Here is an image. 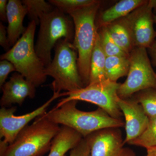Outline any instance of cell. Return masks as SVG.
Returning a JSON list of instances; mask_svg holds the SVG:
<instances>
[{"mask_svg": "<svg viewBox=\"0 0 156 156\" xmlns=\"http://www.w3.org/2000/svg\"><path fill=\"white\" fill-rule=\"evenodd\" d=\"M78 101H67L58 108H54L44 115L53 122L72 128L83 138L101 129L125 127L122 120L112 118L100 108L91 112L78 109Z\"/></svg>", "mask_w": 156, "mask_h": 156, "instance_id": "1", "label": "cell"}, {"mask_svg": "<svg viewBox=\"0 0 156 156\" xmlns=\"http://www.w3.org/2000/svg\"><path fill=\"white\" fill-rule=\"evenodd\" d=\"M101 3L95 0L91 5L68 13L74 24L73 44L77 50L78 69L85 87L89 83L91 56L98 34L95 19Z\"/></svg>", "mask_w": 156, "mask_h": 156, "instance_id": "2", "label": "cell"}, {"mask_svg": "<svg viewBox=\"0 0 156 156\" xmlns=\"http://www.w3.org/2000/svg\"><path fill=\"white\" fill-rule=\"evenodd\" d=\"M60 128L59 125L44 115L37 117L33 124L20 131L0 156H43L50 151L53 138Z\"/></svg>", "mask_w": 156, "mask_h": 156, "instance_id": "3", "label": "cell"}, {"mask_svg": "<svg viewBox=\"0 0 156 156\" xmlns=\"http://www.w3.org/2000/svg\"><path fill=\"white\" fill-rule=\"evenodd\" d=\"M54 48V58L45 68L46 76L54 79L50 85L53 92H72L84 88L78 69L77 50L73 43L61 39Z\"/></svg>", "mask_w": 156, "mask_h": 156, "instance_id": "4", "label": "cell"}, {"mask_svg": "<svg viewBox=\"0 0 156 156\" xmlns=\"http://www.w3.org/2000/svg\"><path fill=\"white\" fill-rule=\"evenodd\" d=\"M36 26L35 21H30L25 33L11 49L1 55L0 58L12 62L16 71L37 87L46 82L47 76L44 65L35 49L34 38Z\"/></svg>", "mask_w": 156, "mask_h": 156, "instance_id": "5", "label": "cell"}, {"mask_svg": "<svg viewBox=\"0 0 156 156\" xmlns=\"http://www.w3.org/2000/svg\"><path fill=\"white\" fill-rule=\"evenodd\" d=\"M40 27L36 52L45 67L52 61L51 51L59 40L64 39L73 43L75 26L71 17L54 7L40 19Z\"/></svg>", "mask_w": 156, "mask_h": 156, "instance_id": "6", "label": "cell"}, {"mask_svg": "<svg viewBox=\"0 0 156 156\" xmlns=\"http://www.w3.org/2000/svg\"><path fill=\"white\" fill-rule=\"evenodd\" d=\"M120 85L117 82L107 80L89 84L73 92H63V96L67 97L59 100L55 108H58L69 101H83L97 105L112 118L122 119L123 113L117 103Z\"/></svg>", "mask_w": 156, "mask_h": 156, "instance_id": "7", "label": "cell"}, {"mask_svg": "<svg viewBox=\"0 0 156 156\" xmlns=\"http://www.w3.org/2000/svg\"><path fill=\"white\" fill-rule=\"evenodd\" d=\"M130 60L128 76L118 91L119 97L123 99L145 89H156V73L152 67L147 49L134 48L130 53Z\"/></svg>", "mask_w": 156, "mask_h": 156, "instance_id": "8", "label": "cell"}, {"mask_svg": "<svg viewBox=\"0 0 156 156\" xmlns=\"http://www.w3.org/2000/svg\"><path fill=\"white\" fill-rule=\"evenodd\" d=\"M153 8L149 1L119 19L128 30L134 48L148 49L156 38Z\"/></svg>", "mask_w": 156, "mask_h": 156, "instance_id": "9", "label": "cell"}, {"mask_svg": "<svg viewBox=\"0 0 156 156\" xmlns=\"http://www.w3.org/2000/svg\"><path fill=\"white\" fill-rule=\"evenodd\" d=\"M63 96L62 93L53 92L52 97L41 106L33 111L20 116L14 115L16 107L9 108L2 107L0 109V137L3 141L11 144L14 142L20 131L34 119L47 113V109L51 103L58 98Z\"/></svg>", "mask_w": 156, "mask_h": 156, "instance_id": "10", "label": "cell"}, {"mask_svg": "<svg viewBox=\"0 0 156 156\" xmlns=\"http://www.w3.org/2000/svg\"><path fill=\"white\" fill-rule=\"evenodd\" d=\"M90 148V156H136L130 148L125 147L119 128L95 131L85 137Z\"/></svg>", "mask_w": 156, "mask_h": 156, "instance_id": "11", "label": "cell"}, {"mask_svg": "<svg viewBox=\"0 0 156 156\" xmlns=\"http://www.w3.org/2000/svg\"><path fill=\"white\" fill-rule=\"evenodd\" d=\"M117 103L125 119L126 136L124 144H128L144 132L148 125L149 118L141 105L134 99L119 97Z\"/></svg>", "mask_w": 156, "mask_h": 156, "instance_id": "12", "label": "cell"}, {"mask_svg": "<svg viewBox=\"0 0 156 156\" xmlns=\"http://www.w3.org/2000/svg\"><path fill=\"white\" fill-rule=\"evenodd\" d=\"M36 88L19 73H14L1 88L3 94L0 100L1 106L7 108L14 104L21 106L26 98L35 97Z\"/></svg>", "mask_w": 156, "mask_h": 156, "instance_id": "13", "label": "cell"}, {"mask_svg": "<svg viewBox=\"0 0 156 156\" xmlns=\"http://www.w3.org/2000/svg\"><path fill=\"white\" fill-rule=\"evenodd\" d=\"M27 8L20 0H9L7 8L8 39L10 47L14 46L26 30L23 25L24 17L27 14Z\"/></svg>", "mask_w": 156, "mask_h": 156, "instance_id": "14", "label": "cell"}, {"mask_svg": "<svg viewBox=\"0 0 156 156\" xmlns=\"http://www.w3.org/2000/svg\"><path fill=\"white\" fill-rule=\"evenodd\" d=\"M146 0H122L100 13L98 20L97 28L106 26L118 20L126 17Z\"/></svg>", "mask_w": 156, "mask_h": 156, "instance_id": "15", "label": "cell"}, {"mask_svg": "<svg viewBox=\"0 0 156 156\" xmlns=\"http://www.w3.org/2000/svg\"><path fill=\"white\" fill-rule=\"evenodd\" d=\"M83 138L80 133L72 128L61 126L58 134L53 138L48 156H64Z\"/></svg>", "mask_w": 156, "mask_h": 156, "instance_id": "16", "label": "cell"}, {"mask_svg": "<svg viewBox=\"0 0 156 156\" xmlns=\"http://www.w3.org/2000/svg\"><path fill=\"white\" fill-rule=\"evenodd\" d=\"M106 58V56L101 48L99 36L98 34L91 56L89 84L108 80L105 70Z\"/></svg>", "mask_w": 156, "mask_h": 156, "instance_id": "17", "label": "cell"}, {"mask_svg": "<svg viewBox=\"0 0 156 156\" xmlns=\"http://www.w3.org/2000/svg\"><path fill=\"white\" fill-rule=\"evenodd\" d=\"M130 66V55L106 57L105 70L108 79L117 82L119 78L128 75Z\"/></svg>", "mask_w": 156, "mask_h": 156, "instance_id": "18", "label": "cell"}, {"mask_svg": "<svg viewBox=\"0 0 156 156\" xmlns=\"http://www.w3.org/2000/svg\"><path fill=\"white\" fill-rule=\"evenodd\" d=\"M105 27L115 43L123 51L130 54L134 47L130 34L122 23L118 20Z\"/></svg>", "mask_w": 156, "mask_h": 156, "instance_id": "19", "label": "cell"}, {"mask_svg": "<svg viewBox=\"0 0 156 156\" xmlns=\"http://www.w3.org/2000/svg\"><path fill=\"white\" fill-rule=\"evenodd\" d=\"M21 2L27 8L29 20L35 21L37 25L40 24V18L43 14L49 13L54 8L49 2L44 0H23Z\"/></svg>", "mask_w": 156, "mask_h": 156, "instance_id": "20", "label": "cell"}, {"mask_svg": "<svg viewBox=\"0 0 156 156\" xmlns=\"http://www.w3.org/2000/svg\"><path fill=\"white\" fill-rule=\"evenodd\" d=\"M128 144L146 149L156 147V117L149 118L148 125L144 132Z\"/></svg>", "mask_w": 156, "mask_h": 156, "instance_id": "21", "label": "cell"}, {"mask_svg": "<svg viewBox=\"0 0 156 156\" xmlns=\"http://www.w3.org/2000/svg\"><path fill=\"white\" fill-rule=\"evenodd\" d=\"M134 99L141 105L149 118L156 117V89L151 88L140 91Z\"/></svg>", "mask_w": 156, "mask_h": 156, "instance_id": "22", "label": "cell"}, {"mask_svg": "<svg viewBox=\"0 0 156 156\" xmlns=\"http://www.w3.org/2000/svg\"><path fill=\"white\" fill-rule=\"evenodd\" d=\"M98 31L101 45L106 57L120 56H128L130 55L119 47L109 34L106 27H101Z\"/></svg>", "mask_w": 156, "mask_h": 156, "instance_id": "23", "label": "cell"}, {"mask_svg": "<svg viewBox=\"0 0 156 156\" xmlns=\"http://www.w3.org/2000/svg\"><path fill=\"white\" fill-rule=\"evenodd\" d=\"M95 0H50L49 2L65 14L91 5Z\"/></svg>", "mask_w": 156, "mask_h": 156, "instance_id": "24", "label": "cell"}, {"mask_svg": "<svg viewBox=\"0 0 156 156\" xmlns=\"http://www.w3.org/2000/svg\"><path fill=\"white\" fill-rule=\"evenodd\" d=\"M16 71V68L12 62L4 59L0 62V87L1 88L6 83L5 81L9 74Z\"/></svg>", "mask_w": 156, "mask_h": 156, "instance_id": "25", "label": "cell"}, {"mask_svg": "<svg viewBox=\"0 0 156 156\" xmlns=\"http://www.w3.org/2000/svg\"><path fill=\"white\" fill-rule=\"evenodd\" d=\"M68 156H90V146L87 139L83 138L77 145L71 150Z\"/></svg>", "mask_w": 156, "mask_h": 156, "instance_id": "26", "label": "cell"}, {"mask_svg": "<svg viewBox=\"0 0 156 156\" xmlns=\"http://www.w3.org/2000/svg\"><path fill=\"white\" fill-rule=\"evenodd\" d=\"M0 45L6 51L10 50L9 48L11 47L8 39L7 28L2 22L0 23Z\"/></svg>", "mask_w": 156, "mask_h": 156, "instance_id": "27", "label": "cell"}, {"mask_svg": "<svg viewBox=\"0 0 156 156\" xmlns=\"http://www.w3.org/2000/svg\"><path fill=\"white\" fill-rule=\"evenodd\" d=\"M8 3L7 0L0 1V17L1 19L4 21H7V8Z\"/></svg>", "mask_w": 156, "mask_h": 156, "instance_id": "28", "label": "cell"}, {"mask_svg": "<svg viewBox=\"0 0 156 156\" xmlns=\"http://www.w3.org/2000/svg\"><path fill=\"white\" fill-rule=\"evenodd\" d=\"M147 49L151 58L152 63L154 66H156V38L153 43Z\"/></svg>", "mask_w": 156, "mask_h": 156, "instance_id": "29", "label": "cell"}, {"mask_svg": "<svg viewBox=\"0 0 156 156\" xmlns=\"http://www.w3.org/2000/svg\"><path fill=\"white\" fill-rule=\"evenodd\" d=\"M147 156H156V147L147 149Z\"/></svg>", "mask_w": 156, "mask_h": 156, "instance_id": "30", "label": "cell"}, {"mask_svg": "<svg viewBox=\"0 0 156 156\" xmlns=\"http://www.w3.org/2000/svg\"><path fill=\"white\" fill-rule=\"evenodd\" d=\"M149 2L152 6L153 8L156 9V0H149Z\"/></svg>", "mask_w": 156, "mask_h": 156, "instance_id": "31", "label": "cell"}, {"mask_svg": "<svg viewBox=\"0 0 156 156\" xmlns=\"http://www.w3.org/2000/svg\"><path fill=\"white\" fill-rule=\"evenodd\" d=\"M154 23L156 24V15L154 16Z\"/></svg>", "mask_w": 156, "mask_h": 156, "instance_id": "32", "label": "cell"}, {"mask_svg": "<svg viewBox=\"0 0 156 156\" xmlns=\"http://www.w3.org/2000/svg\"><path fill=\"white\" fill-rule=\"evenodd\" d=\"M145 156H147L146 155Z\"/></svg>", "mask_w": 156, "mask_h": 156, "instance_id": "33", "label": "cell"}]
</instances>
